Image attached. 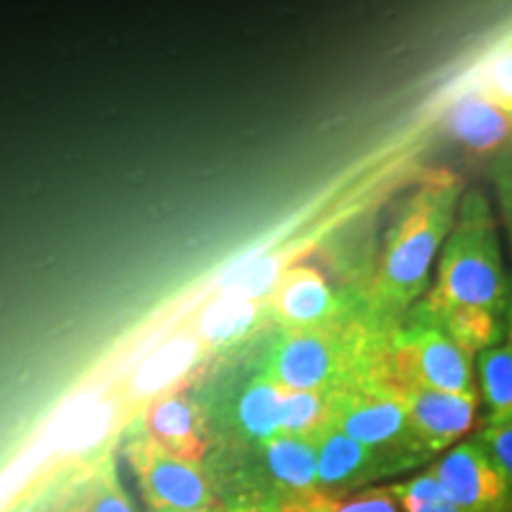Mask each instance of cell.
I'll return each mask as SVG.
<instances>
[{"label":"cell","mask_w":512,"mask_h":512,"mask_svg":"<svg viewBox=\"0 0 512 512\" xmlns=\"http://www.w3.org/2000/svg\"><path fill=\"white\" fill-rule=\"evenodd\" d=\"M463 183L448 171L422 178L406 197L370 278L361 285L366 316L384 330L399 325L430 285L434 259L456 223Z\"/></svg>","instance_id":"6da1fadb"},{"label":"cell","mask_w":512,"mask_h":512,"mask_svg":"<svg viewBox=\"0 0 512 512\" xmlns=\"http://www.w3.org/2000/svg\"><path fill=\"white\" fill-rule=\"evenodd\" d=\"M389 330L366 313L313 330H283L264 375L287 392H339L387 384Z\"/></svg>","instance_id":"7a4b0ae2"},{"label":"cell","mask_w":512,"mask_h":512,"mask_svg":"<svg viewBox=\"0 0 512 512\" xmlns=\"http://www.w3.org/2000/svg\"><path fill=\"white\" fill-rule=\"evenodd\" d=\"M510 287L491 204L484 190H465L456 223L439 252L437 280L418 306L427 311H477L505 320Z\"/></svg>","instance_id":"3957f363"},{"label":"cell","mask_w":512,"mask_h":512,"mask_svg":"<svg viewBox=\"0 0 512 512\" xmlns=\"http://www.w3.org/2000/svg\"><path fill=\"white\" fill-rule=\"evenodd\" d=\"M387 384L425 387L451 394H477L472 356L444 335L437 325L413 313L389 330L387 337Z\"/></svg>","instance_id":"277c9868"},{"label":"cell","mask_w":512,"mask_h":512,"mask_svg":"<svg viewBox=\"0 0 512 512\" xmlns=\"http://www.w3.org/2000/svg\"><path fill=\"white\" fill-rule=\"evenodd\" d=\"M332 427L373 448L401 472L425 463L427 453L413 437L403 403L387 387H351L330 392Z\"/></svg>","instance_id":"5b68a950"},{"label":"cell","mask_w":512,"mask_h":512,"mask_svg":"<svg viewBox=\"0 0 512 512\" xmlns=\"http://www.w3.org/2000/svg\"><path fill=\"white\" fill-rule=\"evenodd\" d=\"M268 311L283 330H313L366 313V306L361 287L337 290L318 268L292 266L268 294Z\"/></svg>","instance_id":"8992f818"},{"label":"cell","mask_w":512,"mask_h":512,"mask_svg":"<svg viewBox=\"0 0 512 512\" xmlns=\"http://www.w3.org/2000/svg\"><path fill=\"white\" fill-rule=\"evenodd\" d=\"M8 512H136L110 451L76 463Z\"/></svg>","instance_id":"52a82bcc"},{"label":"cell","mask_w":512,"mask_h":512,"mask_svg":"<svg viewBox=\"0 0 512 512\" xmlns=\"http://www.w3.org/2000/svg\"><path fill=\"white\" fill-rule=\"evenodd\" d=\"M126 456L150 512L195 510L216 503L202 463L171 456L150 437L131 441Z\"/></svg>","instance_id":"ba28073f"},{"label":"cell","mask_w":512,"mask_h":512,"mask_svg":"<svg viewBox=\"0 0 512 512\" xmlns=\"http://www.w3.org/2000/svg\"><path fill=\"white\" fill-rule=\"evenodd\" d=\"M448 501L465 512H512V482L479 439L463 441L432 465Z\"/></svg>","instance_id":"9c48e42d"},{"label":"cell","mask_w":512,"mask_h":512,"mask_svg":"<svg viewBox=\"0 0 512 512\" xmlns=\"http://www.w3.org/2000/svg\"><path fill=\"white\" fill-rule=\"evenodd\" d=\"M392 392L403 403L413 437L427 456L451 448L470 434L477 422V394H451L425 387H396Z\"/></svg>","instance_id":"30bf717a"},{"label":"cell","mask_w":512,"mask_h":512,"mask_svg":"<svg viewBox=\"0 0 512 512\" xmlns=\"http://www.w3.org/2000/svg\"><path fill=\"white\" fill-rule=\"evenodd\" d=\"M316 453V486L320 494L335 501L351 496L377 479L401 472L392 460L380 456L373 448L358 444L335 427L325 430L316 439Z\"/></svg>","instance_id":"8fae6325"},{"label":"cell","mask_w":512,"mask_h":512,"mask_svg":"<svg viewBox=\"0 0 512 512\" xmlns=\"http://www.w3.org/2000/svg\"><path fill=\"white\" fill-rule=\"evenodd\" d=\"M446 133L477 157L501 159L512 155V112L486 98L479 88H467L444 112Z\"/></svg>","instance_id":"7c38bea8"},{"label":"cell","mask_w":512,"mask_h":512,"mask_svg":"<svg viewBox=\"0 0 512 512\" xmlns=\"http://www.w3.org/2000/svg\"><path fill=\"white\" fill-rule=\"evenodd\" d=\"M143 425L145 437H150L171 456L190 463H202L207 456L209 441L204 420L183 389L166 392L147 403Z\"/></svg>","instance_id":"4fadbf2b"},{"label":"cell","mask_w":512,"mask_h":512,"mask_svg":"<svg viewBox=\"0 0 512 512\" xmlns=\"http://www.w3.org/2000/svg\"><path fill=\"white\" fill-rule=\"evenodd\" d=\"M207 347L190 330L166 337L128 375V396L150 403L157 396L181 389L185 377L202 361Z\"/></svg>","instance_id":"5bb4252c"},{"label":"cell","mask_w":512,"mask_h":512,"mask_svg":"<svg viewBox=\"0 0 512 512\" xmlns=\"http://www.w3.org/2000/svg\"><path fill=\"white\" fill-rule=\"evenodd\" d=\"M261 318V302L235 292H219L202 304L190 332L204 347L228 349L252 335Z\"/></svg>","instance_id":"9a60e30c"},{"label":"cell","mask_w":512,"mask_h":512,"mask_svg":"<svg viewBox=\"0 0 512 512\" xmlns=\"http://www.w3.org/2000/svg\"><path fill=\"white\" fill-rule=\"evenodd\" d=\"M268 477L280 489V498H302L318 491L316 441L278 434L261 444Z\"/></svg>","instance_id":"2e32d148"},{"label":"cell","mask_w":512,"mask_h":512,"mask_svg":"<svg viewBox=\"0 0 512 512\" xmlns=\"http://www.w3.org/2000/svg\"><path fill=\"white\" fill-rule=\"evenodd\" d=\"M285 389L271 377L261 373L242 389L235 403V422L245 439L264 444L280 434V411H283Z\"/></svg>","instance_id":"e0dca14e"},{"label":"cell","mask_w":512,"mask_h":512,"mask_svg":"<svg viewBox=\"0 0 512 512\" xmlns=\"http://www.w3.org/2000/svg\"><path fill=\"white\" fill-rule=\"evenodd\" d=\"M479 392H482L486 427L512 422V342L477 354Z\"/></svg>","instance_id":"ac0fdd59"},{"label":"cell","mask_w":512,"mask_h":512,"mask_svg":"<svg viewBox=\"0 0 512 512\" xmlns=\"http://www.w3.org/2000/svg\"><path fill=\"white\" fill-rule=\"evenodd\" d=\"M332 427L330 392H287L280 411V434L316 441Z\"/></svg>","instance_id":"d6986e66"},{"label":"cell","mask_w":512,"mask_h":512,"mask_svg":"<svg viewBox=\"0 0 512 512\" xmlns=\"http://www.w3.org/2000/svg\"><path fill=\"white\" fill-rule=\"evenodd\" d=\"M114 418H117V403L100 399L81 401L72 418L64 420L62 444L74 453L88 451V448L98 446L107 437V432L114 425Z\"/></svg>","instance_id":"ffe728a7"},{"label":"cell","mask_w":512,"mask_h":512,"mask_svg":"<svg viewBox=\"0 0 512 512\" xmlns=\"http://www.w3.org/2000/svg\"><path fill=\"white\" fill-rule=\"evenodd\" d=\"M280 275H283V268H280L278 256L261 254L254 256V259L240 261L228 273H223V278L219 280V292H235L247 299H254V302H261L273 292Z\"/></svg>","instance_id":"44dd1931"},{"label":"cell","mask_w":512,"mask_h":512,"mask_svg":"<svg viewBox=\"0 0 512 512\" xmlns=\"http://www.w3.org/2000/svg\"><path fill=\"white\" fill-rule=\"evenodd\" d=\"M302 498L318 512H401L399 498L394 496L392 486H370L366 491L339 498V501L323 496L320 491Z\"/></svg>","instance_id":"7402d4cb"},{"label":"cell","mask_w":512,"mask_h":512,"mask_svg":"<svg viewBox=\"0 0 512 512\" xmlns=\"http://www.w3.org/2000/svg\"><path fill=\"white\" fill-rule=\"evenodd\" d=\"M475 88H479L486 98H491L503 110L512 112V41L505 43L482 64V72L477 74Z\"/></svg>","instance_id":"603a6c76"},{"label":"cell","mask_w":512,"mask_h":512,"mask_svg":"<svg viewBox=\"0 0 512 512\" xmlns=\"http://www.w3.org/2000/svg\"><path fill=\"white\" fill-rule=\"evenodd\" d=\"M394 496L399 498L401 510L403 508H411V505H422V503H437V501H446V491L441 486L437 472L427 470L422 475L408 479L403 484H394L392 486Z\"/></svg>","instance_id":"cb8c5ba5"},{"label":"cell","mask_w":512,"mask_h":512,"mask_svg":"<svg viewBox=\"0 0 512 512\" xmlns=\"http://www.w3.org/2000/svg\"><path fill=\"white\" fill-rule=\"evenodd\" d=\"M491 181H494L496 204L512 247V155L496 159L494 169H491Z\"/></svg>","instance_id":"d4e9b609"},{"label":"cell","mask_w":512,"mask_h":512,"mask_svg":"<svg viewBox=\"0 0 512 512\" xmlns=\"http://www.w3.org/2000/svg\"><path fill=\"white\" fill-rule=\"evenodd\" d=\"M479 441L498 460V465L503 467L505 475L512 482V422L501 427H484V432L479 434Z\"/></svg>","instance_id":"484cf974"},{"label":"cell","mask_w":512,"mask_h":512,"mask_svg":"<svg viewBox=\"0 0 512 512\" xmlns=\"http://www.w3.org/2000/svg\"><path fill=\"white\" fill-rule=\"evenodd\" d=\"M266 512H318V510H313L304 498L287 496V498H275V501L266 508Z\"/></svg>","instance_id":"4316f807"},{"label":"cell","mask_w":512,"mask_h":512,"mask_svg":"<svg viewBox=\"0 0 512 512\" xmlns=\"http://www.w3.org/2000/svg\"><path fill=\"white\" fill-rule=\"evenodd\" d=\"M401 512H465L460 510L456 503L446 501H437V503H422V505H411V508H403Z\"/></svg>","instance_id":"83f0119b"},{"label":"cell","mask_w":512,"mask_h":512,"mask_svg":"<svg viewBox=\"0 0 512 512\" xmlns=\"http://www.w3.org/2000/svg\"><path fill=\"white\" fill-rule=\"evenodd\" d=\"M174 512H226V510H223L219 503H211V505H204V508H195V510H174Z\"/></svg>","instance_id":"f1b7e54d"},{"label":"cell","mask_w":512,"mask_h":512,"mask_svg":"<svg viewBox=\"0 0 512 512\" xmlns=\"http://www.w3.org/2000/svg\"><path fill=\"white\" fill-rule=\"evenodd\" d=\"M505 330H508V339L512 342V287H510V302H508V316H505Z\"/></svg>","instance_id":"f546056e"},{"label":"cell","mask_w":512,"mask_h":512,"mask_svg":"<svg viewBox=\"0 0 512 512\" xmlns=\"http://www.w3.org/2000/svg\"><path fill=\"white\" fill-rule=\"evenodd\" d=\"M226 512H266V510L256 508V505H235V508H228Z\"/></svg>","instance_id":"4dcf8cb0"}]
</instances>
